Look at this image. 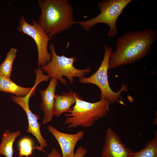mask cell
Instances as JSON below:
<instances>
[{"label":"cell","mask_w":157,"mask_h":157,"mask_svg":"<svg viewBox=\"0 0 157 157\" xmlns=\"http://www.w3.org/2000/svg\"><path fill=\"white\" fill-rule=\"evenodd\" d=\"M157 39L156 30L149 28L120 36L115 51L110 55L108 69L133 63L144 58Z\"/></svg>","instance_id":"cell-1"},{"label":"cell","mask_w":157,"mask_h":157,"mask_svg":"<svg viewBox=\"0 0 157 157\" xmlns=\"http://www.w3.org/2000/svg\"><path fill=\"white\" fill-rule=\"evenodd\" d=\"M41 13L38 22L51 38L74 24L73 8L68 0H39Z\"/></svg>","instance_id":"cell-2"},{"label":"cell","mask_w":157,"mask_h":157,"mask_svg":"<svg viewBox=\"0 0 157 157\" xmlns=\"http://www.w3.org/2000/svg\"><path fill=\"white\" fill-rule=\"evenodd\" d=\"M111 103L106 99L91 103L84 101L79 96L76 97L74 106L68 113H65L67 117L64 124L69 129L78 126L88 127L92 126L100 118L107 116Z\"/></svg>","instance_id":"cell-3"},{"label":"cell","mask_w":157,"mask_h":157,"mask_svg":"<svg viewBox=\"0 0 157 157\" xmlns=\"http://www.w3.org/2000/svg\"><path fill=\"white\" fill-rule=\"evenodd\" d=\"M131 0H104L98 3L100 13L96 17L83 21L74 22L73 24H78L84 30L90 31L94 26L99 23L105 24L108 25L109 30L107 33L108 36H116L118 33L116 26L118 18L122 13L125 7Z\"/></svg>","instance_id":"cell-4"},{"label":"cell","mask_w":157,"mask_h":157,"mask_svg":"<svg viewBox=\"0 0 157 157\" xmlns=\"http://www.w3.org/2000/svg\"><path fill=\"white\" fill-rule=\"evenodd\" d=\"M49 49L52 56L51 60L47 65L41 67L43 72L46 73L50 78L56 79L64 85H67V81L63 76L68 79L70 83H73L74 78H79L84 77L87 73L91 71L90 67L84 69H79L74 66V63L77 60L74 56L69 58L63 55H58L56 52L54 44H50Z\"/></svg>","instance_id":"cell-5"},{"label":"cell","mask_w":157,"mask_h":157,"mask_svg":"<svg viewBox=\"0 0 157 157\" xmlns=\"http://www.w3.org/2000/svg\"><path fill=\"white\" fill-rule=\"evenodd\" d=\"M104 58L98 70L88 77H84L79 78V81L81 83H91L97 86L101 92L100 99H106L111 104L118 102L126 106L123 101L121 94L123 92L127 90V85L126 84L123 83L120 89L116 92H114L111 89L108 81V71L110 56L113 50L112 47L107 44L104 45Z\"/></svg>","instance_id":"cell-6"},{"label":"cell","mask_w":157,"mask_h":157,"mask_svg":"<svg viewBox=\"0 0 157 157\" xmlns=\"http://www.w3.org/2000/svg\"><path fill=\"white\" fill-rule=\"evenodd\" d=\"M32 24L28 23L23 15L20 17L17 30L32 38L35 41L38 51V67L47 64L51 59L52 56L48 50L49 42L52 38L50 37L34 19Z\"/></svg>","instance_id":"cell-7"},{"label":"cell","mask_w":157,"mask_h":157,"mask_svg":"<svg viewBox=\"0 0 157 157\" xmlns=\"http://www.w3.org/2000/svg\"><path fill=\"white\" fill-rule=\"evenodd\" d=\"M38 85L35 83L33 90L27 95L24 97H18L12 95L11 99L16 104L20 106L26 112L28 121V127L26 132L32 134L36 138L40 144V146L37 145L35 149L45 152L43 149L47 145V140L42 136L40 131L41 126L38 122L40 118L39 116L33 113L30 110L29 106V101L30 97L35 94L36 86Z\"/></svg>","instance_id":"cell-8"},{"label":"cell","mask_w":157,"mask_h":157,"mask_svg":"<svg viewBox=\"0 0 157 157\" xmlns=\"http://www.w3.org/2000/svg\"><path fill=\"white\" fill-rule=\"evenodd\" d=\"M133 151L126 147L112 129L108 128L102 149V157H130Z\"/></svg>","instance_id":"cell-9"},{"label":"cell","mask_w":157,"mask_h":157,"mask_svg":"<svg viewBox=\"0 0 157 157\" xmlns=\"http://www.w3.org/2000/svg\"><path fill=\"white\" fill-rule=\"evenodd\" d=\"M47 129L58 142L61 150L62 157H74L75 146L83 138L85 132L81 130L73 134L64 133L59 131L51 125H49Z\"/></svg>","instance_id":"cell-10"},{"label":"cell","mask_w":157,"mask_h":157,"mask_svg":"<svg viewBox=\"0 0 157 157\" xmlns=\"http://www.w3.org/2000/svg\"><path fill=\"white\" fill-rule=\"evenodd\" d=\"M58 80L50 78L49 84L45 90L40 91L42 102L40 108L44 113L42 120L43 124H47L52 120L53 116L55 91L56 87L58 85Z\"/></svg>","instance_id":"cell-11"},{"label":"cell","mask_w":157,"mask_h":157,"mask_svg":"<svg viewBox=\"0 0 157 157\" xmlns=\"http://www.w3.org/2000/svg\"><path fill=\"white\" fill-rule=\"evenodd\" d=\"M79 94L72 90L69 92H63L61 95L55 94L53 115L58 117L62 113H68L70 107L75 104L76 97Z\"/></svg>","instance_id":"cell-12"},{"label":"cell","mask_w":157,"mask_h":157,"mask_svg":"<svg viewBox=\"0 0 157 157\" xmlns=\"http://www.w3.org/2000/svg\"><path fill=\"white\" fill-rule=\"evenodd\" d=\"M32 88L24 87L14 82L11 79L0 76V91L13 94L18 97H24L28 94L33 89Z\"/></svg>","instance_id":"cell-13"},{"label":"cell","mask_w":157,"mask_h":157,"mask_svg":"<svg viewBox=\"0 0 157 157\" xmlns=\"http://www.w3.org/2000/svg\"><path fill=\"white\" fill-rule=\"evenodd\" d=\"M20 134L19 130L13 133L9 130H6L3 132L0 144V155L6 157H13V144L16 138Z\"/></svg>","instance_id":"cell-14"},{"label":"cell","mask_w":157,"mask_h":157,"mask_svg":"<svg viewBox=\"0 0 157 157\" xmlns=\"http://www.w3.org/2000/svg\"><path fill=\"white\" fill-rule=\"evenodd\" d=\"M17 49L12 47L7 53L6 57L0 65V76L6 78L10 79L13 65L16 56Z\"/></svg>","instance_id":"cell-15"},{"label":"cell","mask_w":157,"mask_h":157,"mask_svg":"<svg viewBox=\"0 0 157 157\" xmlns=\"http://www.w3.org/2000/svg\"><path fill=\"white\" fill-rule=\"evenodd\" d=\"M148 141L145 147L137 152L133 151L130 157H157V135Z\"/></svg>","instance_id":"cell-16"},{"label":"cell","mask_w":157,"mask_h":157,"mask_svg":"<svg viewBox=\"0 0 157 157\" xmlns=\"http://www.w3.org/2000/svg\"><path fill=\"white\" fill-rule=\"evenodd\" d=\"M19 149V156L29 157L33 156L32 151L35 149L33 147V143L32 140L29 137L22 138L18 143Z\"/></svg>","instance_id":"cell-17"},{"label":"cell","mask_w":157,"mask_h":157,"mask_svg":"<svg viewBox=\"0 0 157 157\" xmlns=\"http://www.w3.org/2000/svg\"><path fill=\"white\" fill-rule=\"evenodd\" d=\"M87 152V149L81 146L79 147L75 151L74 157H83Z\"/></svg>","instance_id":"cell-18"},{"label":"cell","mask_w":157,"mask_h":157,"mask_svg":"<svg viewBox=\"0 0 157 157\" xmlns=\"http://www.w3.org/2000/svg\"><path fill=\"white\" fill-rule=\"evenodd\" d=\"M47 156L48 157H62V154L55 148H53Z\"/></svg>","instance_id":"cell-19"}]
</instances>
